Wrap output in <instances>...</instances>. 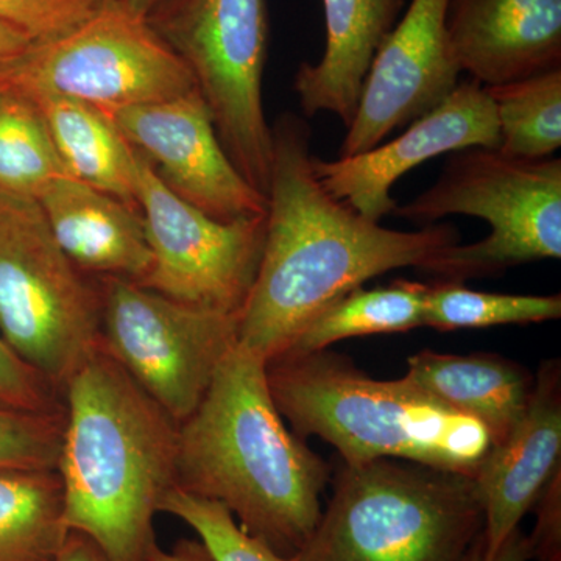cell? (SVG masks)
Returning <instances> with one entry per match:
<instances>
[{
    "label": "cell",
    "instance_id": "1",
    "mask_svg": "<svg viewBox=\"0 0 561 561\" xmlns=\"http://www.w3.org/2000/svg\"><path fill=\"white\" fill-rule=\"evenodd\" d=\"M311 136L297 114L272 127L264 249L239 313V343L267 362L351 290L460 243L451 225L390 230L332 197L313 173Z\"/></svg>",
    "mask_w": 561,
    "mask_h": 561
},
{
    "label": "cell",
    "instance_id": "2",
    "mask_svg": "<svg viewBox=\"0 0 561 561\" xmlns=\"http://www.w3.org/2000/svg\"><path fill=\"white\" fill-rule=\"evenodd\" d=\"M330 472L284 424L267 360L238 342L180 424L176 486L220 502L251 537L295 557L319 524Z\"/></svg>",
    "mask_w": 561,
    "mask_h": 561
},
{
    "label": "cell",
    "instance_id": "3",
    "mask_svg": "<svg viewBox=\"0 0 561 561\" xmlns=\"http://www.w3.org/2000/svg\"><path fill=\"white\" fill-rule=\"evenodd\" d=\"M65 411L57 472L66 527L110 561H150L160 546L154 516L179 479L180 423L103 345L66 386Z\"/></svg>",
    "mask_w": 561,
    "mask_h": 561
},
{
    "label": "cell",
    "instance_id": "4",
    "mask_svg": "<svg viewBox=\"0 0 561 561\" xmlns=\"http://www.w3.org/2000/svg\"><path fill=\"white\" fill-rule=\"evenodd\" d=\"M267 381L294 434L319 435L346 465L398 459L472 476L491 448L479 421L405 379L376 381L328 348L268 360Z\"/></svg>",
    "mask_w": 561,
    "mask_h": 561
},
{
    "label": "cell",
    "instance_id": "5",
    "mask_svg": "<svg viewBox=\"0 0 561 561\" xmlns=\"http://www.w3.org/2000/svg\"><path fill=\"white\" fill-rule=\"evenodd\" d=\"M485 515L472 476L413 461L342 463L297 561H470Z\"/></svg>",
    "mask_w": 561,
    "mask_h": 561
},
{
    "label": "cell",
    "instance_id": "6",
    "mask_svg": "<svg viewBox=\"0 0 561 561\" xmlns=\"http://www.w3.org/2000/svg\"><path fill=\"white\" fill-rule=\"evenodd\" d=\"M394 216L430 227L448 216L479 217L491 232L481 242L448 247L420 271L463 283L541 260L561 257V160H518L497 149L456 151L440 179Z\"/></svg>",
    "mask_w": 561,
    "mask_h": 561
},
{
    "label": "cell",
    "instance_id": "7",
    "mask_svg": "<svg viewBox=\"0 0 561 561\" xmlns=\"http://www.w3.org/2000/svg\"><path fill=\"white\" fill-rule=\"evenodd\" d=\"M0 337L65 398L102 346L95 276L66 256L38 202L0 195Z\"/></svg>",
    "mask_w": 561,
    "mask_h": 561
},
{
    "label": "cell",
    "instance_id": "8",
    "mask_svg": "<svg viewBox=\"0 0 561 561\" xmlns=\"http://www.w3.org/2000/svg\"><path fill=\"white\" fill-rule=\"evenodd\" d=\"M149 21L191 70L234 168L267 197L273 139L262 105L265 0H171Z\"/></svg>",
    "mask_w": 561,
    "mask_h": 561
},
{
    "label": "cell",
    "instance_id": "9",
    "mask_svg": "<svg viewBox=\"0 0 561 561\" xmlns=\"http://www.w3.org/2000/svg\"><path fill=\"white\" fill-rule=\"evenodd\" d=\"M102 345L176 423L201 405L239 342V313L172 300L119 276H99Z\"/></svg>",
    "mask_w": 561,
    "mask_h": 561
},
{
    "label": "cell",
    "instance_id": "10",
    "mask_svg": "<svg viewBox=\"0 0 561 561\" xmlns=\"http://www.w3.org/2000/svg\"><path fill=\"white\" fill-rule=\"evenodd\" d=\"M13 88L65 95L111 114L181 98L197 84L149 20L108 0L72 32L33 43L18 62Z\"/></svg>",
    "mask_w": 561,
    "mask_h": 561
},
{
    "label": "cell",
    "instance_id": "11",
    "mask_svg": "<svg viewBox=\"0 0 561 561\" xmlns=\"http://www.w3.org/2000/svg\"><path fill=\"white\" fill-rule=\"evenodd\" d=\"M136 154V201L151 251L140 286L198 308L241 313L260 267L265 216L213 219L181 201Z\"/></svg>",
    "mask_w": 561,
    "mask_h": 561
},
{
    "label": "cell",
    "instance_id": "12",
    "mask_svg": "<svg viewBox=\"0 0 561 561\" xmlns=\"http://www.w3.org/2000/svg\"><path fill=\"white\" fill-rule=\"evenodd\" d=\"M133 150L181 201L213 219L267 214V197L243 179L221 147L201 92L108 114Z\"/></svg>",
    "mask_w": 561,
    "mask_h": 561
},
{
    "label": "cell",
    "instance_id": "13",
    "mask_svg": "<svg viewBox=\"0 0 561 561\" xmlns=\"http://www.w3.org/2000/svg\"><path fill=\"white\" fill-rule=\"evenodd\" d=\"M448 2L412 0L382 41L339 158L381 146L391 131L408 127L456 90L461 69L446 31Z\"/></svg>",
    "mask_w": 561,
    "mask_h": 561
},
{
    "label": "cell",
    "instance_id": "14",
    "mask_svg": "<svg viewBox=\"0 0 561 561\" xmlns=\"http://www.w3.org/2000/svg\"><path fill=\"white\" fill-rule=\"evenodd\" d=\"M500 144L493 102L485 87L471 79L390 142L334 161L312 157V169L328 194L381 224L397 209L391 187L404 173L440 154L471 147L500 149Z\"/></svg>",
    "mask_w": 561,
    "mask_h": 561
},
{
    "label": "cell",
    "instance_id": "15",
    "mask_svg": "<svg viewBox=\"0 0 561 561\" xmlns=\"http://www.w3.org/2000/svg\"><path fill=\"white\" fill-rule=\"evenodd\" d=\"M560 362H545L529 405L504 442L493 445L472 479L481 497L483 557L491 559L553 478L561 460Z\"/></svg>",
    "mask_w": 561,
    "mask_h": 561
},
{
    "label": "cell",
    "instance_id": "16",
    "mask_svg": "<svg viewBox=\"0 0 561 561\" xmlns=\"http://www.w3.org/2000/svg\"><path fill=\"white\" fill-rule=\"evenodd\" d=\"M446 31L483 87L561 68V0H449Z\"/></svg>",
    "mask_w": 561,
    "mask_h": 561
},
{
    "label": "cell",
    "instance_id": "17",
    "mask_svg": "<svg viewBox=\"0 0 561 561\" xmlns=\"http://www.w3.org/2000/svg\"><path fill=\"white\" fill-rule=\"evenodd\" d=\"M36 202L55 241L81 272L146 278L151 251L139 209L69 175L51 181Z\"/></svg>",
    "mask_w": 561,
    "mask_h": 561
},
{
    "label": "cell",
    "instance_id": "18",
    "mask_svg": "<svg viewBox=\"0 0 561 561\" xmlns=\"http://www.w3.org/2000/svg\"><path fill=\"white\" fill-rule=\"evenodd\" d=\"M327 50L319 65L302 62L294 90L302 113H332L350 127L365 79L382 41L393 31L404 0H323Z\"/></svg>",
    "mask_w": 561,
    "mask_h": 561
},
{
    "label": "cell",
    "instance_id": "19",
    "mask_svg": "<svg viewBox=\"0 0 561 561\" xmlns=\"http://www.w3.org/2000/svg\"><path fill=\"white\" fill-rule=\"evenodd\" d=\"M405 381L453 411L479 421L491 446L500 445L522 421L535 381L515 362L489 354L454 356L421 351L409 357Z\"/></svg>",
    "mask_w": 561,
    "mask_h": 561
},
{
    "label": "cell",
    "instance_id": "20",
    "mask_svg": "<svg viewBox=\"0 0 561 561\" xmlns=\"http://www.w3.org/2000/svg\"><path fill=\"white\" fill-rule=\"evenodd\" d=\"M24 94L38 105L66 175L139 209L136 201L138 154L108 114L65 95Z\"/></svg>",
    "mask_w": 561,
    "mask_h": 561
},
{
    "label": "cell",
    "instance_id": "21",
    "mask_svg": "<svg viewBox=\"0 0 561 561\" xmlns=\"http://www.w3.org/2000/svg\"><path fill=\"white\" fill-rule=\"evenodd\" d=\"M427 290L430 284L408 279L378 289L357 287L317 316L279 356H305L346 339L424 327Z\"/></svg>",
    "mask_w": 561,
    "mask_h": 561
},
{
    "label": "cell",
    "instance_id": "22",
    "mask_svg": "<svg viewBox=\"0 0 561 561\" xmlns=\"http://www.w3.org/2000/svg\"><path fill=\"white\" fill-rule=\"evenodd\" d=\"M68 534L57 471H0V561H57Z\"/></svg>",
    "mask_w": 561,
    "mask_h": 561
},
{
    "label": "cell",
    "instance_id": "23",
    "mask_svg": "<svg viewBox=\"0 0 561 561\" xmlns=\"http://www.w3.org/2000/svg\"><path fill=\"white\" fill-rule=\"evenodd\" d=\"M500 125V151L545 160L561 147V68L485 87Z\"/></svg>",
    "mask_w": 561,
    "mask_h": 561
},
{
    "label": "cell",
    "instance_id": "24",
    "mask_svg": "<svg viewBox=\"0 0 561 561\" xmlns=\"http://www.w3.org/2000/svg\"><path fill=\"white\" fill-rule=\"evenodd\" d=\"M66 175L43 114L24 92L0 95V195L38 201Z\"/></svg>",
    "mask_w": 561,
    "mask_h": 561
},
{
    "label": "cell",
    "instance_id": "25",
    "mask_svg": "<svg viewBox=\"0 0 561 561\" xmlns=\"http://www.w3.org/2000/svg\"><path fill=\"white\" fill-rule=\"evenodd\" d=\"M561 317L560 295L489 294L463 283L430 284L424 327L438 331L476 330L502 324L540 323Z\"/></svg>",
    "mask_w": 561,
    "mask_h": 561
},
{
    "label": "cell",
    "instance_id": "26",
    "mask_svg": "<svg viewBox=\"0 0 561 561\" xmlns=\"http://www.w3.org/2000/svg\"><path fill=\"white\" fill-rule=\"evenodd\" d=\"M160 512L186 523L214 561H297V557L279 556L260 538L247 534L220 502L205 500L179 486L165 494Z\"/></svg>",
    "mask_w": 561,
    "mask_h": 561
},
{
    "label": "cell",
    "instance_id": "27",
    "mask_svg": "<svg viewBox=\"0 0 561 561\" xmlns=\"http://www.w3.org/2000/svg\"><path fill=\"white\" fill-rule=\"evenodd\" d=\"M66 411L38 413L0 405V471H57Z\"/></svg>",
    "mask_w": 561,
    "mask_h": 561
},
{
    "label": "cell",
    "instance_id": "28",
    "mask_svg": "<svg viewBox=\"0 0 561 561\" xmlns=\"http://www.w3.org/2000/svg\"><path fill=\"white\" fill-rule=\"evenodd\" d=\"M106 2L108 0H0V21L41 43L72 32Z\"/></svg>",
    "mask_w": 561,
    "mask_h": 561
},
{
    "label": "cell",
    "instance_id": "29",
    "mask_svg": "<svg viewBox=\"0 0 561 561\" xmlns=\"http://www.w3.org/2000/svg\"><path fill=\"white\" fill-rule=\"evenodd\" d=\"M0 405L16 411L65 412V398L0 337Z\"/></svg>",
    "mask_w": 561,
    "mask_h": 561
},
{
    "label": "cell",
    "instance_id": "30",
    "mask_svg": "<svg viewBox=\"0 0 561 561\" xmlns=\"http://www.w3.org/2000/svg\"><path fill=\"white\" fill-rule=\"evenodd\" d=\"M560 479V471H557L534 505L538 523L529 541L531 559L538 561H561Z\"/></svg>",
    "mask_w": 561,
    "mask_h": 561
},
{
    "label": "cell",
    "instance_id": "31",
    "mask_svg": "<svg viewBox=\"0 0 561 561\" xmlns=\"http://www.w3.org/2000/svg\"><path fill=\"white\" fill-rule=\"evenodd\" d=\"M33 43L35 41L27 33L0 21V95L13 88L18 62L24 57L25 51L31 49Z\"/></svg>",
    "mask_w": 561,
    "mask_h": 561
},
{
    "label": "cell",
    "instance_id": "32",
    "mask_svg": "<svg viewBox=\"0 0 561 561\" xmlns=\"http://www.w3.org/2000/svg\"><path fill=\"white\" fill-rule=\"evenodd\" d=\"M531 559L530 541L522 529H515L505 538L497 552L491 559L483 557V537L476 542L470 561H529Z\"/></svg>",
    "mask_w": 561,
    "mask_h": 561
},
{
    "label": "cell",
    "instance_id": "33",
    "mask_svg": "<svg viewBox=\"0 0 561 561\" xmlns=\"http://www.w3.org/2000/svg\"><path fill=\"white\" fill-rule=\"evenodd\" d=\"M57 561H110L87 535L70 530Z\"/></svg>",
    "mask_w": 561,
    "mask_h": 561
},
{
    "label": "cell",
    "instance_id": "34",
    "mask_svg": "<svg viewBox=\"0 0 561 561\" xmlns=\"http://www.w3.org/2000/svg\"><path fill=\"white\" fill-rule=\"evenodd\" d=\"M150 561H214L208 552V549L203 546L202 541L197 540H183L176 541L172 546L171 551H164L158 546L154 549L153 556Z\"/></svg>",
    "mask_w": 561,
    "mask_h": 561
},
{
    "label": "cell",
    "instance_id": "35",
    "mask_svg": "<svg viewBox=\"0 0 561 561\" xmlns=\"http://www.w3.org/2000/svg\"><path fill=\"white\" fill-rule=\"evenodd\" d=\"M122 9L130 11L136 16L150 20L158 10L162 9L171 0H110Z\"/></svg>",
    "mask_w": 561,
    "mask_h": 561
}]
</instances>
